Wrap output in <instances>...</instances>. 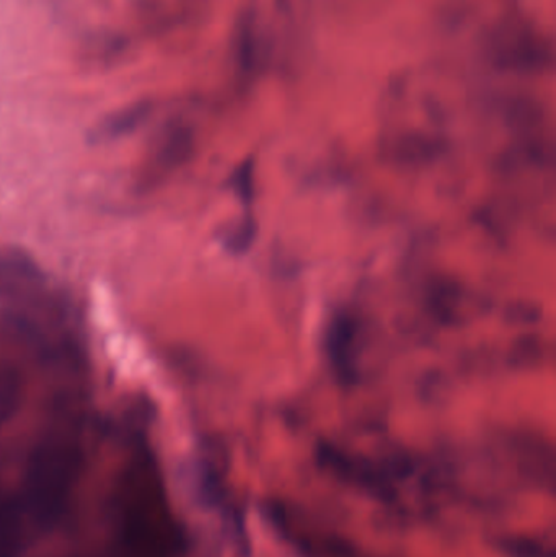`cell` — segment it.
<instances>
[{
    "label": "cell",
    "mask_w": 556,
    "mask_h": 557,
    "mask_svg": "<svg viewBox=\"0 0 556 557\" xmlns=\"http://www.w3.org/2000/svg\"><path fill=\"white\" fill-rule=\"evenodd\" d=\"M120 557H175V527L156 461L147 451L134 455L123 473L114 506Z\"/></svg>",
    "instance_id": "cell-1"
},
{
    "label": "cell",
    "mask_w": 556,
    "mask_h": 557,
    "mask_svg": "<svg viewBox=\"0 0 556 557\" xmlns=\"http://www.w3.org/2000/svg\"><path fill=\"white\" fill-rule=\"evenodd\" d=\"M84 454L74 438L52 435L39 442L23 474V506L29 519L51 529L64 517L81 481Z\"/></svg>",
    "instance_id": "cell-2"
},
{
    "label": "cell",
    "mask_w": 556,
    "mask_h": 557,
    "mask_svg": "<svg viewBox=\"0 0 556 557\" xmlns=\"http://www.w3.org/2000/svg\"><path fill=\"white\" fill-rule=\"evenodd\" d=\"M486 61L496 71L508 74H541L555 62L554 42L521 23L502 25L490 33L485 42Z\"/></svg>",
    "instance_id": "cell-3"
},
{
    "label": "cell",
    "mask_w": 556,
    "mask_h": 557,
    "mask_svg": "<svg viewBox=\"0 0 556 557\" xmlns=\"http://www.w3.org/2000/svg\"><path fill=\"white\" fill-rule=\"evenodd\" d=\"M264 46L258 13L244 10L235 22L232 35V59L235 71L244 77H254L263 67Z\"/></svg>",
    "instance_id": "cell-4"
},
{
    "label": "cell",
    "mask_w": 556,
    "mask_h": 557,
    "mask_svg": "<svg viewBox=\"0 0 556 557\" xmlns=\"http://www.w3.org/2000/svg\"><path fill=\"white\" fill-rule=\"evenodd\" d=\"M22 403V380L7 362L0 360V428L18 411Z\"/></svg>",
    "instance_id": "cell-5"
},
{
    "label": "cell",
    "mask_w": 556,
    "mask_h": 557,
    "mask_svg": "<svg viewBox=\"0 0 556 557\" xmlns=\"http://www.w3.org/2000/svg\"><path fill=\"white\" fill-rule=\"evenodd\" d=\"M149 113V103L134 104V107L121 111L116 116L111 117L108 123H104L100 131L101 136L118 137L121 134L129 133V131L136 129L144 120H147Z\"/></svg>",
    "instance_id": "cell-6"
},
{
    "label": "cell",
    "mask_w": 556,
    "mask_h": 557,
    "mask_svg": "<svg viewBox=\"0 0 556 557\" xmlns=\"http://www.w3.org/2000/svg\"><path fill=\"white\" fill-rule=\"evenodd\" d=\"M10 506H7L5 503H3L2 499H0V517L3 516V512H5L7 509H9Z\"/></svg>",
    "instance_id": "cell-7"
},
{
    "label": "cell",
    "mask_w": 556,
    "mask_h": 557,
    "mask_svg": "<svg viewBox=\"0 0 556 557\" xmlns=\"http://www.w3.org/2000/svg\"><path fill=\"white\" fill-rule=\"evenodd\" d=\"M287 2H289V0H276L277 7H281V9H286Z\"/></svg>",
    "instance_id": "cell-8"
}]
</instances>
